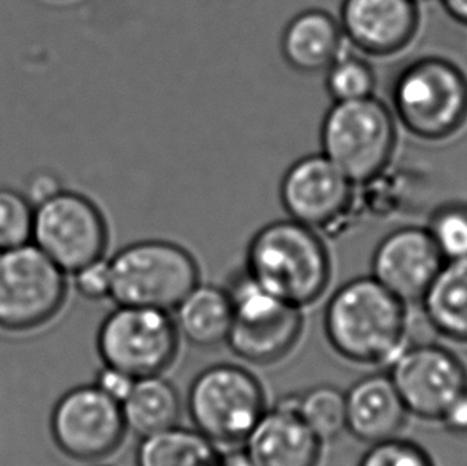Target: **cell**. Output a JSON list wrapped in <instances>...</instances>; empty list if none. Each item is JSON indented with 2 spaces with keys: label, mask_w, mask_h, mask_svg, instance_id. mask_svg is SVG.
Masks as SVG:
<instances>
[{
  "label": "cell",
  "mask_w": 467,
  "mask_h": 466,
  "mask_svg": "<svg viewBox=\"0 0 467 466\" xmlns=\"http://www.w3.org/2000/svg\"><path fill=\"white\" fill-rule=\"evenodd\" d=\"M321 152L354 184L379 177L398 144V120L375 96L334 102L321 123Z\"/></svg>",
  "instance_id": "5b68a950"
},
{
  "label": "cell",
  "mask_w": 467,
  "mask_h": 466,
  "mask_svg": "<svg viewBox=\"0 0 467 466\" xmlns=\"http://www.w3.org/2000/svg\"><path fill=\"white\" fill-rule=\"evenodd\" d=\"M353 187V181L321 152L298 158L287 168L279 198L291 219L319 232L347 213Z\"/></svg>",
  "instance_id": "4fadbf2b"
},
{
  "label": "cell",
  "mask_w": 467,
  "mask_h": 466,
  "mask_svg": "<svg viewBox=\"0 0 467 466\" xmlns=\"http://www.w3.org/2000/svg\"><path fill=\"white\" fill-rule=\"evenodd\" d=\"M234 302V323L227 347L254 365H272L297 347L304 334V310L264 290L246 271L227 286Z\"/></svg>",
  "instance_id": "52a82bcc"
},
{
  "label": "cell",
  "mask_w": 467,
  "mask_h": 466,
  "mask_svg": "<svg viewBox=\"0 0 467 466\" xmlns=\"http://www.w3.org/2000/svg\"><path fill=\"white\" fill-rule=\"evenodd\" d=\"M181 334L170 312L117 305L96 335L102 365L140 378L163 374L174 365Z\"/></svg>",
  "instance_id": "9c48e42d"
},
{
  "label": "cell",
  "mask_w": 467,
  "mask_h": 466,
  "mask_svg": "<svg viewBox=\"0 0 467 466\" xmlns=\"http://www.w3.org/2000/svg\"><path fill=\"white\" fill-rule=\"evenodd\" d=\"M322 328L341 359L388 367L409 345V305L372 275L348 280L328 297Z\"/></svg>",
  "instance_id": "6da1fadb"
},
{
  "label": "cell",
  "mask_w": 467,
  "mask_h": 466,
  "mask_svg": "<svg viewBox=\"0 0 467 466\" xmlns=\"http://www.w3.org/2000/svg\"><path fill=\"white\" fill-rule=\"evenodd\" d=\"M388 367L409 416L424 422H439L467 391L466 365L442 345H407Z\"/></svg>",
  "instance_id": "7c38bea8"
},
{
  "label": "cell",
  "mask_w": 467,
  "mask_h": 466,
  "mask_svg": "<svg viewBox=\"0 0 467 466\" xmlns=\"http://www.w3.org/2000/svg\"><path fill=\"white\" fill-rule=\"evenodd\" d=\"M219 466H254L247 459L244 450H228L222 452L221 465Z\"/></svg>",
  "instance_id": "d6a6232c"
},
{
  "label": "cell",
  "mask_w": 467,
  "mask_h": 466,
  "mask_svg": "<svg viewBox=\"0 0 467 466\" xmlns=\"http://www.w3.org/2000/svg\"><path fill=\"white\" fill-rule=\"evenodd\" d=\"M391 111L407 132L423 141H443L467 123V76L447 58L421 57L399 72Z\"/></svg>",
  "instance_id": "3957f363"
},
{
  "label": "cell",
  "mask_w": 467,
  "mask_h": 466,
  "mask_svg": "<svg viewBox=\"0 0 467 466\" xmlns=\"http://www.w3.org/2000/svg\"><path fill=\"white\" fill-rule=\"evenodd\" d=\"M61 190H64L63 183L55 173L37 171L27 177L23 194L31 202L32 207L37 208L42 203L48 202L50 198L57 196Z\"/></svg>",
  "instance_id": "f1b7e54d"
},
{
  "label": "cell",
  "mask_w": 467,
  "mask_h": 466,
  "mask_svg": "<svg viewBox=\"0 0 467 466\" xmlns=\"http://www.w3.org/2000/svg\"><path fill=\"white\" fill-rule=\"evenodd\" d=\"M36 208L23 192L0 187V249L32 241Z\"/></svg>",
  "instance_id": "484cf974"
},
{
  "label": "cell",
  "mask_w": 467,
  "mask_h": 466,
  "mask_svg": "<svg viewBox=\"0 0 467 466\" xmlns=\"http://www.w3.org/2000/svg\"><path fill=\"white\" fill-rule=\"evenodd\" d=\"M420 305L437 334L467 345V258L445 260Z\"/></svg>",
  "instance_id": "ffe728a7"
},
{
  "label": "cell",
  "mask_w": 467,
  "mask_h": 466,
  "mask_svg": "<svg viewBox=\"0 0 467 466\" xmlns=\"http://www.w3.org/2000/svg\"><path fill=\"white\" fill-rule=\"evenodd\" d=\"M243 450L254 466H319L324 442L298 416L291 397L268 408Z\"/></svg>",
  "instance_id": "2e32d148"
},
{
  "label": "cell",
  "mask_w": 467,
  "mask_h": 466,
  "mask_svg": "<svg viewBox=\"0 0 467 466\" xmlns=\"http://www.w3.org/2000/svg\"><path fill=\"white\" fill-rule=\"evenodd\" d=\"M74 275V288L88 301L110 299V262L106 256L78 269Z\"/></svg>",
  "instance_id": "83f0119b"
},
{
  "label": "cell",
  "mask_w": 467,
  "mask_h": 466,
  "mask_svg": "<svg viewBox=\"0 0 467 466\" xmlns=\"http://www.w3.org/2000/svg\"><path fill=\"white\" fill-rule=\"evenodd\" d=\"M450 18L467 27V0H439Z\"/></svg>",
  "instance_id": "1f68e13d"
},
{
  "label": "cell",
  "mask_w": 467,
  "mask_h": 466,
  "mask_svg": "<svg viewBox=\"0 0 467 466\" xmlns=\"http://www.w3.org/2000/svg\"><path fill=\"white\" fill-rule=\"evenodd\" d=\"M110 299L115 305H134L174 312L200 283L193 254L168 239H140L109 259Z\"/></svg>",
  "instance_id": "277c9868"
},
{
  "label": "cell",
  "mask_w": 467,
  "mask_h": 466,
  "mask_svg": "<svg viewBox=\"0 0 467 466\" xmlns=\"http://www.w3.org/2000/svg\"><path fill=\"white\" fill-rule=\"evenodd\" d=\"M266 409L265 388L259 377L232 363L202 369L187 393L193 429L221 449L243 446Z\"/></svg>",
  "instance_id": "8992f818"
},
{
  "label": "cell",
  "mask_w": 467,
  "mask_h": 466,
  "mask_svg": "<svg viewBox=\"0 0 467 466\" xmlns=\"http://www.w3.org/2000/svg\"><path fill=\"white\" fill-rule=\"evenodd\" d=\"M134 380L136 378L131 377L127 372L119 371L110 365H102L101 371L96 374L93 384L109 397L121 404L133 388Z\"/></svg>",
  "instance_id": "f546056e"
},
{
  "label": "cell",
  "mask_w": 467,
  "mask_h": 466,
  "mask_svg": "<svg viewBox=\"0 0 467 466\" xmlns=\"http://www.w3.org/2000/svg\"><path fill=\"white\" fill-rule=\"evenodd\" d=\"M177 331L196 348H215L227 344L234 323V302L227 286L200 281L176 310Z\"/></svg>",
  "instance_id": "d6986e66"
},
{
  "label": "cell",
  "mask_w": 467,
  "mask_h": 466,
  "mask_svg": "<svg viewBox=\"0 0 467 466\" xmlns=\"http://www.w3.org/2000/svg\"><path fill=\"white\" fill-rule=\"evenodd\" d=\"M50 431L57 448L77 461H98L114 454L127 436L121 404L95 384L66 391L51 410Z\"/></svg>",
  "instance_id": "8fae6325"
},
{
  "label": "cell",
  "mask_w": 467,
  "mask_h": 466,
  "mask_svg": "<svg viewBox=\"0 0 467 466\" xmlns=\"http://www.w3.org/2000/svg\"><path fill=\"white\" fill-rule=\"evenodd\" d=\"M32 243L66 273H76L106 256L108 222L88 196L64 189L36 208Z\"/></svg>",
  "instance_id": "30bf717a"
},
{
  "label": "cell",
  "mask_w": 467,
  "mask_h": 466,
  "mask_svg": "<svg viewBox=\"0 0 467 466\" xmlns=\"http://www.w3.org/2000/svg\"><path fill=\"white\" fill-rule=\"evenodd\" d=\"M0 252H2V249H0Z\"/></svg>",
  "instance_id": "e575fe53"
},
{
  "label": "cell",
  "mask_w": 467,
  "mask_h": 466,
  "mask_svg": "<svg viewBox=\"0 0 467 466\" xmlns=\"http://www.w3.org/2000/svg\"><path fill=\"white\" fill-rule=\"evenodd\" d=\"M66 275L32 241L0 252V329L26 333L50 323L67 297Z\"/></svg>",
  "instance_id": "ba28073f"
},
{
  "label": "cell",
  "mask_w": 467,
  "mask_h": 466,
  "mask_svg": "<svg viewBox=\"0 0 467 466\" xmlns=\"http://www.w3.org/2000/svg\"><path fill=\"white\" fill-rule=\"evenodd\" d=\"M343 37L370 57H391L417 36L415 0H343L338 16Z\"/></svg>",
  "instance_id": "9a60e30c"
},
{
  "label": "cell",
  "mask_w": 467,
  "mask_h": 466,
  "mask_svg": "<svg viewBox=\"0 0 467 466\" xmlns=\"http://www.w3.org/2000/svg\"><path fill=\"white\" fill-rule=\"evenodd\" d=\"M347 431L364 444L399 436L409 412L388 374L373 372L345 391Z\"/></svg>",
  "instance_id": "e0dca14e"
},
{
  "label": "cell",
  "mask_w": 467,
  "mask_h": 466,
  "mask_svg": "<svg viewBox=\"0 0 467 466\" xmlns=\"http://www.w3.org/2000/svg\"><path fill=\"white\" fill-rule=\"evenodd\" d=\"M326 72V90L334 102L354 101L373 96L377 76L372 64L358 53L341 50Z\"/></svg>",
  "instance_id": "cb8c5ba5"
},
{
  "label": "cell",
  "mask_w": 467,
  "mask_h": 466,
  "mask_svg": "<svg viewBox=\"0 0 467 466\" xmlns=\"http://www.w3.org/2000/svg\"><path fill=\"white\" fill-rule=\"evenodd\" d=\"M243 270L264 290L304 310L327 291L332 259L317 230L287 217L255 232Z\"/></svg>",
  "instance_id": "7a4b0ae2"
},
{
  "label": "cell",
  "mask_w": 467,
  "mask_h": 466,
  "mask_svg": "<svg viewBox=\"0 0 467 466\" xmlns=\"http://www.w3.org/2000/svg\"><path fill=\"white\" fill-rule=\"evenodd\" d=\"M426 228L445 260L467 258V203H443Z\"/></svg>",
  "instance_id": "d4e9b609"
},
{
  "label": "cell",
  "mask_w": 467,
  "mask_h": 466,
  "mask_svg": "<svg viewBox=\"0 0 467 466\" xmlns=\"http://www.w3.org/2000/svg\"><path fill=\"white\" fill-rule=\"evenodd\" d=\"M415 2H421V0H415Z\"/></svg>",
  "instance_id": "836d02e7"
},
{
  "label": "cell",
  "mask_w": 467,
  "mask_h": 466,
  "mask_svg": "<svg viewBox=\"0 0 467 466\" xmlns=\"http://www.w3.org/2000/svg\"><path fill=\"white\" fill-rule=\"evenodd\" d=\"M338 18L321 8L297 13L281 36V53L292 69L316 74L327 69L343 50Z\"/></svg>",
  "instance_id": "ac0fdd59"
},
{
  "label": "cell",
  "mask_w": 467,
  "mask_h": 466,
  "mask_svg": "<svg viewBox=\"0 0 467 466\" xmlns=\"http://www.w3.org/2000/svg\"><path fill=\"white\" fill-rule=\"evenodd\" d=\"M358 466H436V463L418 442L394 436L370 444Z\"/></svg>",
  "instance_id": "4316f807"
},
{
  "label": "cell",
  "mask_w": 467,
  "mask_h": 466,
  "mask_svg": "<svg viewBox=\"0 0 467 466\" xmlns=\"http://www.w3.org/2000/svg\"><path fill=\"white\" fill-rule=\"evenodd\" d=\"M291 397L298 416L324 444L335 441L347 431L345 391L334 385L321 384Z\"/></svg>",
  "instance_id": "603a6c76"
},
{
  "label": "cell",
  "mask_w": 467,
  "mask_h": 466,
  "mask_svg": "<svg viewBox=\"0 0 467 466\" xmlns=\"http://www.w3.org/2000/svg\"><path fill=\"white\" fill-rule=\"evenodd\" d=\"M439 423L451 435L467 436V391L450 406Z\"/></svg>",
  "instance_id": "4dcf8cb0"
},
{
  "label": "cell",
  "mask_w": 467,
  "mask_h": 466,
  "mask_svg": "<svg viewBox=\"0 0 467 466\" xmlns=\"http://www.w3.org/2000/svg\"><path fill=\"white\" fill-rule=\"evenodd\" d=\"M445 259L426 228L404 226L379 239L370 275L405 305L421 302Z\"/></svg>",
  "instance_id": "5bb4252c"
},
{
  "label": "cell",
  "mask_w": 467,
  "mask_h": 466,
  "mask_svg": "<svg viewBox=\"0 0 467 466\" xmlns=\"http://www.w3.org/2000/svg\"><path fill=\"white\" fill-rule=\"evenodd\" d=\"M136 466H219L222 449L196 429L181 423L140 438Z\"/></svg>",
  "instance_id": "7402d4cb"
},
{
  "label": "cell",
  "mask_w": 467,
  "mask_h": 466,
  "mask_svg": "<svg viewBox=\"0 0 467 466\" xmlns=\"http://www.w3.org/2000/svg\"><path fill=\"white\" fill-rule=\"evenodd\" d=\"M128 431L138 438L172 429L181 422L182 399L163 374L134 380L133 388L121 403Z\"/></svg>",
  "instance_id": "44dd1931"
}]
</instances>
